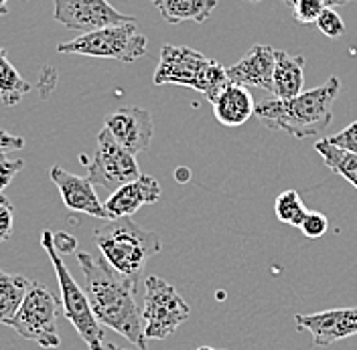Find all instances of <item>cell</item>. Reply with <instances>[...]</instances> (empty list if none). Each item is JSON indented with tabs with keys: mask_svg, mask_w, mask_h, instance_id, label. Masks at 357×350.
Wrapping results in <instances>:
<instances>
[{
	"mask_svg": "<svg viewBox=\"0 0 357 350\" xmlns=\"http://www.w3.org/2000/svg\"><path fill=\"white\" fill-rule=\"evenodd\" d=\"M77 263L84 276V289L88 294L89 306L98 322L130 340L134 347L146 350L142 312L134 300L138 287L128 278L118 273L104 257L96 260L86 251H79Z\"/></svg>",
	"mask_w": 357,
	"mask_h": 350,
	"instance_id": "cell-1",
	"label": "cell"
},
{
	"mask_svg": "<svg viewBox=\"0 0 357 350\" xmlns=\"http://www.w3.org/2000/svg\"><path fill=\"white\" fill-rule=\"evenodd\" d=\"M341 91V79L329 77L321 88L309 89L290 100L270 97L256 104L254 116L268 130L287 132L292 138H311L333 122V106Z\"/></svg>",
	"mask_w": 357,
	"mask_h": 350,
	"instance_id": "cell-2",
	"label": "cell"
},
{
	"mask_svg": "<svg viewBox=\"0 0 357 350\" xmlns=\"http://www.w3.org/2000/svg\"><path fill=\"white\" fill-rule=\"evenodd\" d=\"M93 241L102 257L136 287L140 285L146 262L162 247L158 233L142 229L130 217L108 219L104 227L96 229Z\"/></svg>",
	"mask_w": 357,
	"mask_h": 350,
	"instance_id": "cell-3",
	"label": "cell"
},
{
	"mask_svg": "<svg viewBox=\"0 0 357 350\" xmlns=\"http://www.w3.org/2000/svg\"><path fill=\"white\" fill-rule=\"evenodd\" d=\"M153 81L155 86H183L195 89L205 95L209 104L229 83L227 71L222 63L205 57L195 49L177 45H162Z\"/></svg>",
	"mask_w": 357,
	"mask_h": 350,
	"instance_id": "cell-4",
	"label": "cell"
},
{
	"mask_svg": "<svg viewBox=\"0 0 357 350\" xmlns=\"http://www.w3.org/2000/svg\"><path fill=\"white\" fill-rule=\"evenodd\" d=\"M146 45L149 39L140 33L136 22H122V24H112L91 33H84L73 41L59 43L57 51L69 55H86V57L134 63L146 55Z\"/></svg>",
	"mask_w": 357,
	"mask_h": 350,
	"instance_id": "cell-5",
	"label": "cell"
},
{
	"mask_svg": "<svg viewBox=\"0 0 357 350\" xmlns=\"http://www.w3.org/2000/svg\"><path fill=\"white\" fill-rule=\"evenodd\" d=\"M41 245H43L49 260L53 263V269L57 273L59 292H61V308H63V314L69 320V324L77 330L79 338L86 342L89 350H102L104 349V326L98 322L93 310L89 306L86 289H82L77 285V282L73 280V276L69 273V269L61 260V255L57 253V249L53 245V233L51 231H43Z\"/></svg>",
	"mask_w": 357,
	"mask_h": 350,
	"instance_id": "cell-6",
	"label": "cell"
},
{
	"mask_svg": "<svg viewBox=\"0 0 357 350\" xmlns=\"http://www.w3.org/2000/svg\"><path fill=\"white\" fill-rule=\"evenodd\" d=\"M189 304L169 282L158 276H149L144 280L142 322L146 340L171 338L178 326L189 320Z\"/></svg>",
	"mask_w": 357,
	"mask_h": 350,
	"instance_id": "cell-7",
	"label": "cell"
},
{
	"mask_svg": "<svg viewBox=\"0 0 357 350\" xmlns=\"http://www.w3.org/2000/svg\"><path fill=\"white\" fill-rule=\"evenodd\" d=\"M59 300L41 282H31L19 312L10 320V328L24 340H33L43 349H59L57 332Z\"/></svg>",
	"mask_w": 357,
	"mask_h": 350,
	"instance_id": "cell-8",
	"label": "cell"
},
{
	"mask_svg": "<svg viewBox=\"0 0 357 350\" xmlns=\"http://www.w3.org/2000/svg\"><path fill=\"white\" fill-rule=\"evenodd\" d=\"M140 176V168L136 162V154L128 152L120 146L110 130L104 126L98 134V148L88 162V178L93 186L104 189L106 193H114L120 186L132 182Z\"/></svg>",
	"mask_w": 357,
	"mask_h": 350,
	"instance_id": "cell-9",
	"label": "cell"
},
{
	"mask_svg": "<svg viewBox=\"0 0 357 350\" xmlns=\"http://www.w3.org/2000/svg\"><path fill=\"white\" fill-rule=\"evenodd\" d=\"M53 19L82 35L112 24L136 22V17L118 13L108 0H53Z\"/></svg>",
	"mask_w": 357,
	"mask_h": 350,
	"instance_id": "cell-10",
	"label": "cell"
},
{
	"mask_svg": "<svg viewBox=\"0 0 357 350\" xmlns=\"http://www.w3.org/2000/svg\"><path fill=\"white\" fill-rule=\"evenodd\" d=\"M294 324L298 332H311L314 347H331L357 334V306L335 308L317 314H296Z\"/></svg>",
	"mask_w": 357,
	"mask_h": 350,
	"instance_id": "cell-11",
	"label": "cell"
},
{
	"mask_svg": "<svg viewBox=\"0 0 357 350\" xmlns=\"http://www.w3.org/2000/svg\"><path fill=\"white\" fill-rule=\"evenodd\" d=\"M114 140L124 146L128 152L140 154L144 152L151 146L153 134H155V124H153V116L151 111L144 108H120L106 118L104 124Z\"/></svg>",
	"mask_w": 357,
	"mask_h": 350,
	"instance_id": "cell-12",
	"label": "cell"
},
{
	"mask_svg": "<svg viewBox=\"0 0 357 350\" xmlns=\"http://www.w3.org/2000/svg\"><path fill=\"white\" fill-rule=\"evenodd\" d=\"M51 180L55 182V186L59 189V195L63 198L67 209L77 211V213H86L96 219L108 221V213L104 202L98 198L96 186L91 184L88 176L71 175L63 170L61 166H53L49 170Z\"/></svg>",
	"mask_w": 357,
	"mask_h": 350,
	"instance_id": "cell-13",
	"label": "cell"
},
{
	"mask_svg": "<svg viewBox=\"0 0 357 350\" xmlns=\"http://www.w3.org/2000/svg\"><path fill=\"white\" fill-rule=\"evenodd\" d=\"M276 49L270 45L256 43L250 47L244 57L225 67L229 83H238L244 88H260L272 93V75H274V63H276Z\"/></svg>",
	"mask_w": 357,
	"mask_h": 350,
	"instance_id": "cell-14",
	"label": "cell"
},
{
	"mask_svg": "<svg viewBox=\"0 0 357 350\" xmlns=\"http://www.w3.org/2000/svg\"><path fill=\"white\" fill-rule=\"evenodd\" d=\"M160 195H162V189L155 176L140 175L136 180L114 191L104 202V207H106L108 219L132 217L140 207L158 202Z\"/></svg>",
	"mask_w": 357,
	"mask_h": 350,
	"instance_id": "cell-15",
	"label": "cell"
},
{
	"mask_svg": "<svg viewBox=\"0 0 357 350\" xmlns=\"http://www.w3.org/2000/svg\"><path fill=\"white\" fill-rule=\"evenodd\" d=\"M215 120L225 128H238L254 116L256 104L250 89L238 83H227L211 102Z\"/></svg>",
	"mask_w": 357,
	"mask_h": 350,
	"instance_id": "cell-16",
	"label": "cell"
},
{
	"mask_svg": "<svg viewBox=\"0 0 357 350\" xmlns=\"http://www.w3.org/2000/svg\"><path fill=\"white\" fill-rule=\"evenodd\" d=\"M276 63L272 75V95L278 100H290L303 93L305 86V65L303 55H290L287 51H276Z\"/></svg>",
	"mask_w": 357,
	"mask_h": 350,
	"instance_id": "cell-17",
	"label": "cell"
},
{
	"mask_svg": "<svg viewBox=\"0 0 357 350\" xmlns=\"http://www.w3.org/2000/svg\"><path fill=\"white\" fill-rule=\"evenodd\" d=\"M156 8L169 24L185 21L205 22L218 8V0H158Z\"/></svg>",
	"mask_w": 357,
	"mask_h": 350,
	"instance_id": "cell-18",
	"label": "cell"
},
{
	"mask_svg": "<svg viewBox=\"0 0 357 350\" xmlns=\"http://www.w3.org/2000/svg\"><path fill=\"white\" fill-rule=\"evenodd\" d=\"M31 287V280L21 273H6L0 269V324H10Z\"/></svg>",
	"mask_w": 357,
	"mask_h": 350,
	"instance_id": "cell-19",
	"label": "cell"
},
{
	"mask_svg": "<svg viewBox=\"0 0 357 350\" xmlns=\"http://www.w3.org/2000/svg\"><path fill=\"white\" fill-rule=\"evenodd\" d=\"M314 150H317V154L323 158L325 166H327L331 173L339 175L341 178H345L351 186H356L357 189V154L329 144L327 138L319 140V142L314 144Z\"/></svg>",
	"mask_w": 357,
	"mask_h": 350,
	"instance_id": "cell-20",
	"label": "cell"
},
{
	"mask_svg": "<svg viewBox=\"0 0 357 350\" xmlns=\"http://www.w3.org/2000/svg\"><path fill=\"white\" fill-rule=\"evenodd\" d=\"M31 83L24 81L21 73L8 61L6 51L0 47V100L6 108L21 104V100L31 91Z\"/></svg>",
	"mask_w": 357,
	"mask_h": 350,
	"instance_id": "cell-21",
	"label": "cell"
},
{
	"mask_svg": "<svg viewBox=\"0 0 357 350\" xmlns=\"http://www.w3.org/2000/svg\"><path fill=\"white\" fill-rule=\"evenodd\" d=\"M274 213H276L278 221L292 225V227H301L309 209L305 207L303 198L296 191H284L278 195L276 202H274Z\"/></svg>",
	"mask_w": 357,
	"mask_h": 350,
	"instance_id": "cell-22",
	"label": "cell"
},
{
	"mask_svg": "<svg viewBox=\"0 0 357 350\" xmlns=\"http://www.w3.org/2000/svg\"><path fill=\"white\" fill-rule=\"evenodd\" d=\"M287 6L292 8V15L301 24H312L317 22L319 15L327 8L323 0H282Z\"/></svg>",
	"mask_w": 357,
	"mask_h": 350,
	"instance_id": "cell-23",
	"label": "cell"
},
{
	"mask_svg": "<svg viewBox=\"0 0 357 350\" xmlns=\"http://www.w3.org/2000/svg\"><path fill=\"white\" fill-rule=\"evenodd\" d=\"M314 24L327 39H341L345 35V22L337 15V8H325Z\"/></svg>",
	"mask_w": 357,
	"mask_h": 350,
	"instance_id": "cell-24",
	"label": "cell"
},
{
	"mask_svg": "<svg viewBox=\"0 0 357 350\" xmlns=\"http://www.w3.org/2000/svg\"><path fill=\"white\" fill-rule=\"evenodd\" d=\"M298 229L303 231L305 237H309V239H319V237H323V235L327 233V229H329V219H327L323 213L309 211Z\"/></svg>",
	"mask_w": 357,
	"mask_h": 350,
	"instance_id": "cell-25",
	"label": "cell"
},
{
	"mask_svg": "<svg viewBox=\"0 0 357 350\" xmlns=\"http://www.w3.org/2000/svg\"><path fill=\"white\" fill-rule=\"evenodd\" d=\"M15 225V207L6 195H0V243L10 239Z\"/></svg>",
	"mask_w": 357,
	"mask_h": 350,
	"instance_id": "cell-26",
	"label": "cell"
},
{
	"mask_svg": "<svg viewBox=\"0 0 357 350\" xmlns=\"http://www.w3.org/2000/svg\"><path fill=\"white\" fill-rule=\"evenodd\" d=\"M327 142L333 144V146L343 148V150H349V152L357 154V120L354 124H349L347 128L337 132L335 136H329Z\"/></svg>",
	"mask_w": 357,
	"mask_h": 350,
	"instance_id": "cell-27",
	"label": "cell"
},
{
	"mask_svg": "<svg viewBox=\"0 0 357 350\" xmlns=\"http://www.w3.org/2000/svg\"><path fill=\"white\" fill-rule=\"evenodd\" d=\"M22 166H24L22 160H8L4 154H0V195L13 182V178L21 173Z\"/></svg>",
	"mask_w": 357,
	"mask_h": 350,
	"instance_id": "cell-28",
	"label": "cell"
},
{
	"mask_svg": "<svg viewBox=\"0 0 357 350\" xmlns=\"http://www.w3.org/2000/svg\"><path fill=\"white\" fill-rule=\"evenodd\" d=\"M21 148H24V138L15 136V134H8V132H4L0 128V154L21 150Z\"/></svg>",
	"mask_w": 357,
	"mask_h": 350,
	"instance_id": "cell-29",
	"label": "cell"
},
{
	"mask_svg": "<svg viewBox=\"0 0 357 350\" xmlns=\"http://www.w3.org/2000/svg\"><path fill=\"white\" fill-rule=\"evenodd\" d=\"M53 245H55L59 255H67V253L75 251L77 241H75V237H71V235H67V233L61 231V233H53Z\"/></svg>",
	"mask_w": 357,
	"mask_h": 350,
	"instance_id": "cell-30",
	"label": "cell"
},
{
	"mask_svg": "<svg viewBox=\"0 0 357 350\" xmlns=\"http://www.w3.org/2000/svg\"><path fill=\"white\" fill-rule=\"evenodd\" d=\"M323 2H325L327 8H339V6H347L354 0H323Z\"/></svg>",
	"mask_w": 357,
	"mask_h": 350,
	"instance_id": "cell-31",
	"label": "cell"
},
{
	"mask_svg": "<svg viewBox=\"0 0 357 350\" xmlns=\"http://www.w3.org/2000/svg\"><path fill=\"white\" fill-rule=\"evenodd\" d=\"M191 178V170H187V168H178L177 170V180L178 182H187Z\"/></svg>",
	"mask_w": 357,
	"mask_h": 350,
	"instance_id": "cell-32",
	"label": "cell"
},
{
	"mask_svg": "<svg viewBox=\"0 0 357 350\" xmlns=\"http://www.w3.org/2000/svg\"><path fill=\"white\" fill-rule=\"evenodd\" d=\"M8 13V4H6V0H0V17H4Z\"/></svg>",
	"mask_w": 357,
	"mask_h": 350,
	"instance_id": "cell-33",
	"label": "cell"
},
{
	"mask_svg": "<svg viewBox=\"0 0 357 350\" xmlns=\"http://www.w3.org/2000/svg\"><path fill=\"white\" fill-rule=\"evenodd\" d=\"M102 350H126V349H120V347H116V344L108 342V344H104V349Z\"/></svg>",
	"mask_w": 357,
	"mask_h": 350,
	"instance_id": "cell-34",
	"label": "cell"
},
{
	"mask_svg": "<svg viewBox=\"0 0 357 350\" xmlns=\"http://www.w3.org/2000/svg\"><path fill=\"white\" fill-rule=\"evenodd\" d=\"M197 350H215V349H211V347H199Z\"/></svg>",
	"mask_w": 357,
	"mask_h": 350,
	"instance_id": "cell-35",
	"label": "cell"
},
{
	"mask_svg": "<svg viewBox=\"0 0 357 350\" xmlns=\"http://www.w3.org/2000/svg\"><path fill=\"white\" fill-rule=\"evenodd\" d=\"M250 2H262V0H250Z\"/></svg>",
	"mask_w": 357,
	"mask_h": 350,
	"instance_id": "cell-36",
	"label": "cell"
},
{
	"mask_svg": "<svg viewBox=\"0 0 357 350\" xmlns=\"http://www.w3.org/2000/svg\"><path fill=\"white\" fill-rule=\"evenodd\" d=\"M151 2H153V4H155V6H156V2H158V0H151Z\"/></svg>",
	"mask_w": 357,
	"mask_h": 350,
	"instance_id": "cell-37",
	"label": "cell"
}]
</instances>
